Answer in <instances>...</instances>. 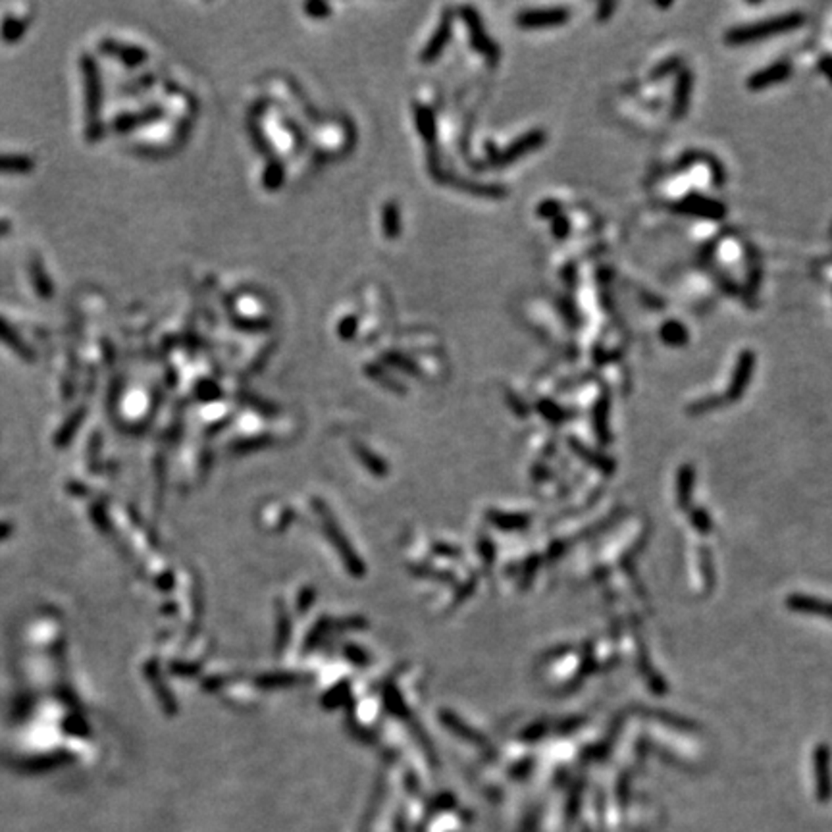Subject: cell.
I'll use <instances>...</instances> for the list:
<instances>
[{"label": "cell", "mask_w": 832, "mask_h": 832, "mask_svg": "<svg viewBox=\"0 0 832 832\" xmlns=\"http://www.w3.org/2000/svg\"><path fill=\"white\" fill-rule=\"evenodd\" d=\"M661 337L668 345H684L688 341V331L680 322H667L661 328Z\"/></svg>", "instance_id": "obj_17"}, {"label": "cell", "mask_w": 832, "mask_h": 832, "mask_svg": "<svg viewBox=\"0 0 832 832\" xmlns=\"http://www.w3.org/2000/svg\"><path fill=\"white\" fill-rule=\"evenodd\" d=\"M10 232H12V222L0 220V237H6Z\"/></svg>", "instance_id": "obj_23"}, {"label": "cell", "mask_w": 832, "mask_h": 832, "mask_svg": "<svg viewBox=\"0 0 832 832\" xmlns=\"http://www.w3.org/2000/svg\"><path fill=\"white\" fill-rule=\"evenodd\" d=\"M83 91H85V137L89 143H95L103 137V83H101V69L96 66L95 58L89 55L81 56Z\"/></svg>", "instance_id": "obj_1"}, {"label": "cell", "mask_w": 832, "mask_h": 832, "mask_svg": "<svg viewBox=\"0 0 832 832\" xmlns=\"http://www.w3.org/2000/svg\"><path fill=\"white\" fill-rule=\"evenodd\" d=\"M0 343L6 345L10 351H14L25 363H33L35 358H37L33 347L23 339L20 331L16 330L14 326L10 324V320H6L4 317H0Z\"/></svg>", "instance_id": "obj_5"}, {"label": "cell", "mask_w": 832, "mask_h": 832, "mask_svg": "<svg viewBox=\"0 0 832 832\" xmlns=\"http://www.w3.org/2000/svg\"><path fill=\"white\" fill-rule=\"evenodd\" d=\"M448 37H449V25H445V23H443L440 29V33L435 35V39L430 42V47H428V50L424 52V58H430V56L438 55V52H440L441 45H443V41H445Z\"/></svg>", "instance_id": "obj_21"}, {"label": "cell", "mask_w": 832, "mask_h": 832, "mask_svg": "<svg viewBox=\"0 0 832 832\" xmlns=\"http://www.w3.org/2000/svg\"><path fill=\"white\" fill-rule=\"evenodd\" d=\"M160 116L159 108H149V110L141 112V114H122L112 122V127L116 131H130L135 130L137 125L149 124L154 118Z\"/></svg>", "instance_id": "obj_16"}, {"label": "cell", "mask_w": 832, "mask_h": 832, "mask_svg": "<svg viewBox=\"0 0 832 832\" xmlns=\"http://www.w3.org/2000/svg\"><path fill=\"white\" fill-rule=\"evenodd\" d=\"M788 74H790V64H773L769 68H765L761 69V72L753 74V76L750 77L748 85H750L751 89H765V87H769V85H775V83L786 79Z\"/></svg>", "instance_id": "obj_10"}, {"label": "cell", "mask_w": 832, "mask_h": 832, "mask_svg": "<svg viewBox=\"0 0 832 832\" xmlns=\"http://www.w3.org/2000/svg\"><path fill=\"white\" fill-rule=\"evenodd\" d=\"M823 68H825L826 72H828V76H831V79H832V62H831V60H825V64H823Z\"/></svg>", "instance_id": "obj_24"}, {"label": "cell", "mask_w": 832, "mask_h": 832, "mask_svg": "<svg viewBox=\"0 0 832 832\" xmlns=\"http://www.w3.org/2000/svg\"><path fill=\"white\" fill-rule=\"evenodd\" d=\"M28 270L29 280H31V285H33L35 293L41 297V299H45V301L52 299V295H55V283L50 280V275H48L47 268H45V264H42L41 261V256H31V258H29Z\"/></svg>", "instance_id": "obj_6"}, {"label": "cell", "mask_w": 832, "mask_h": 832, "mask_svg": "<svg viewBox=\"0 0 832 832\" xmlns=\"http://www.w3.org/2000/svg\"><path fill=\"white\" fill-rule=\"evenodd\" d=\"M786 607L794 612H804V615L832 620V601H826V599L813 598V595H805V593H790L786 598Z\"/></svg>", "instance_id": "obj_3"}, {"label": "cell", "mask_w": 832, "mask_h": 832, "mask_svg": "<svg viewBox=\"0 0 832 832\" xmlns=\"http://www.w3.org/2000/svg\"><path fill=\"white\" fill-rule=\"evenodd\" d=\"M690 523L700 534H711L713 532V518L707 511L703 509H690Z\"/></svg>", "instance_id": "obj_20"}, {"label": "cell", "mask_w": 832, "mask_h": 832, "mask_svg": "<svg viewBox=\"0 0 832 832\" xmlns=\"http://www.w3.org/2000/svg\"><path fill=\"white\" fill-rule=\"evenodd\" d=\"M571 445L578 457H582L586 462H590V465L598 468V470L605 472V474H612V472H615V462H612L611 459H607V457H603V455L598 453V451L586 449V445H582L578 440H571Z\"/></svg>", "instance_id": "obj_15"}, {"label": "cell", "mask_w": 832, "mask_h": 832, "mask_svg": "<svg viewBox=\"0 0 832 832\" xmlns=\"http://www.w3.org/2000/svg\"><path fill=\"white\" fill-rule=\"evenodd\" d=\"M607 409H609V403H607V397H603V399L599 401L598 409H595V416H593V424H595V433H598V438L603 443H605L607 440H609V426H607Z\"/></svg>", "instance_id": "obj_19"}, {"label": "cell", "mask_w": 832, "mask_h": 832, "mask_svg": "<svg viewBox=\"0 0 832 832\" xmlns=\"http://www.w3.org/2000/svg\"><path fill=\"white\" fill-rule=\"evenodd\" d=\"M101 50H103L104 55L118 56V58H120L122 62L127 64V66H139V64H143L144 60H147V52H144L143 48L131 47V45H122V42L114 41V39H104V41H101Z\"/></svg>", "instance_id": "obj_7"}, {"label": "cell", "mask_w": 832, "mask_h": 832, "mask_svg": "<svg viewBox=\"0 0 832 832\" xmlns=\"http://www.w3.org/2000/svg\"><path fill=\"white\" fill-rule=\"evenodd\" d=\"M753 366H756V357H753V353L751 351H743L742 355L738 357L736 368H734V374H732V380H730L729 385V392H726V399L736 401L742 397L743 392H746V387L750 384Z\"/></svg>", "instance_id": "obj_4"}, {"label": "cell", "mask_w": 832, "mask_h": 832, "mask_svg": "<svg viewBox=\"0 0 832 832\" xmlns=\"http://www.w3.org/2000/svg\"><path fill=\"white\" fill-rule=\"evenodd\" d=\"M35 160L28 154H0V173L6 176H23L31 173Z\"/></svg>", "instance_id": "obj_13"}, {"label": "cell", "mask_w": 832, "mask_h": 832, "mask_svg": "<svg viewBox=\"0 0 832 832\" xmlns=\"http://www.w3.org/2000/svg\"><path fill=\"white\" fill-rule=\"evenodd\" d=\"M722 401L719 399V397H711V399H702L697 401V403H694V405L690 406L688 413L692 414H703L707 413V411H711V409H715V406L721 405Z\"/></svg>", "instance_id": "obj_22"}, {"label": "cell", "mask_w": 832, "mask_h": 832, "mask_svg": "<svg viewBox=\"0 0 832 832\" xmlns=\"http://www.w3.org/2000/svg\"><path fill=\"white\" fill-rule=\"evenodd\" d=\"M569 14L563 8H549V10H530V12H523L518 16V23L520 25H528V28H537V25H559L566 21Z\"/></svg>", "instance_id": "obj_8"}, {"label": "cell", "mask_w": 832, "mask_h": 832, "mask_svg": "<svg viewBox=\"0 0 832 832\" xmlns=\"http://www.w3.org/2000/svg\"><path fill=\"white\" fill-rule=\"evenodd\" d=\"M29 25V18H21L18 14H8L0 23V37L4 42H18L25 35Z\"/></svg>", "instance_id": "obj_14"}, {"label": "cell", "mask_w": 832, "mask_h": 832, "mask_svg": "<svg viewBox=\"0 0 832 832\" xmlns=\"http://www.w3.org/2000/svg\"><path fill=\"white\" fill-rule=\"evenodd\" d=\"M695 484V470L690 465L678 470V480H676V503L682 511H690V499H692V489Z\"/></svg>", "instance_id": "obj_11"}, {"label": "cell", "mask_w": 832, "mask_h": 832, "mask_svg": "<svg viewBox=\"0 0 832 832\" xmlns=\"http://www.w3.org/2000/svg\"><path fill=\"white\" fill-rule=\"evenodd\" d=\"M544 131H532V133H528L526 137H520L516 143L511 144V149H507V151L503 152L501 159H499V162H513L515 159H518V156H523L524 152L532 151V149H536V147H540V144L544 143Z\"/></svg>", "instance_id": "obj_12"}, {"label": "cell", "mask_w": 832, "mask_h": 832, "mask_svg": "<svg viewBox=\"0 0 832 832\" xmlns=\"http://www.w3.org/2000/svg\"><path fill=\"white\" fill-rule=\"evenodd\" d=\"M802 21H804L802 14L778 16V18H773V20L757 21V23L743 25V28L732 29V31L726 35V41L734 42V45H736V42L757 41V39H765V37H773V35L790 31V29L798 28Z\"/></svg>", "instance_id": "obj_2"}, {"label": "cell", "mask_w": 832, "mask_h": 832, "mask_svg": "<svg viewBox=\"0 0 832 832\" xmlns=\"http://www.w3.org/2000/svg\"><path fill=\"white\" fill-rule=\"evenodd\" d=\"M690 85H692L690 76L686 72H682L680 81H678V87H676V101H674V114L676 116H682L684 110H686V106H688Z\"/></svg>", "instance_id": "obj_18"}, {"label": "cell", "mask_w": 832, "mask_h": 832, "mask_svg": "<svg viewBox=\"0 0 832 832\" xmlns=\"http://www.w3.org/2000/svg\"><path fill=\"white\" fill-rule=\"evenodd\" d=\"M680 210L688 214H700L703 218H722V214H726V208L722 207L721 203L713 199H703L697 195L684 199Z\"/></svg>", "instance_id": "obj_9"}]
</instances>
